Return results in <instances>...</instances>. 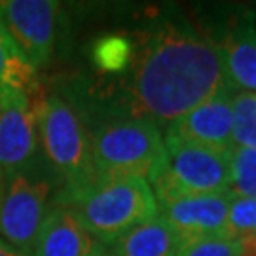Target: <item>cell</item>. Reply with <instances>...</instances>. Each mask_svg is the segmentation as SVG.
I'll use <instances>...</instances> for the list:
<instances>
[{
	"mask_svg": "<svg viewBox=\"0 0 256 256\" xmlns=\"http://www.w3.org/2000/svg\"><path fill=\"white\" fill-rule=\"evenodd\" d=\"M182 238L167 220L158 214L131 228L106 250L112 256H176L182 247Z\"/></svg>",
	"mask_w": 256,
	"mask_h": 256,
	"instance_id": "4fadbf2b",
	"label": "cell"
},
{
	"mask_svg": "<svg viewBox=\"0 0 256 256\" xmlns=\"http://www.w3.org/2000/svg\"><path fill=\"white\" fill-rule=\"evenodd\" d=\"M236 92H224L198 104L182 118L165 128V138H174L198 146L230 152L234 148L232 97Z\"/></svg>",
	"mask_w": 256,
	"mask_h": 256,
	"instance_id": "30bf717a",
	"label": "cell"
},
{
	"mask_svg": "<svg viewBox=\"0 0 256 256\" xmlns=\"http://www.w3.org/2000/svg\"><path fill=\"white\" fill-rule=\"evenodd\" d=\"M131 36L135 55L128 72L99 86L124 114L164 129L210 97L234 92L216 50L180 8L150 14Z\"/></svg>",
	"mask_w": 256,
	"mask_h": 256,
	"instance_id": "6da1fadb",
	"label": "cell"
},
{
	"mask_svg": "<svg viewBox=\"0 0 256 256\" xmlns=\"http://www.w3.org/2000/svg\"><path fill=\"white\" fill-rule=\"evenodd\" d=\"M2 194H4V176L0 173V203H2Z\"/></svg>",
	"mask_w": 256,
	"mask_h": 256,
	"instance_id": "44dd1931",
	"label": "cell"
},
{
	"mask_svg": "<svg viewBox=\"0 0 256 256\" xmlns=\"http://www.w3.org/2000/svg\"><path fill=\"white\" fill-rule=\"evenodd\" d=\"M59 190L61 182L44 158L8 176L4 180V194L0 203L2 239L23 254L30 256L38 232L54 207Z\"/></svg>",
	"mask_w": 256,
	"mask_h": 256,
	"instance_id": "8992f818",
	"label": "cell"
},
{
	"mask_svg": "<svg viewBox=\"0 0 256 256\" xmlns=\"http://www.w3.org/2000/svg\"><path fill=\"white\" fill-rule=\"evenodd\" d=\"M198 14L196 25L216 50L232 90L256 93V10L210 4Z\"/></svg>",
	"mask_w": 256,
	"mask_h": 256,
	"instance_id": "52a82bcc",
	"label": "cell"
},
{
	"mask_svg": "<svg viewBox=\"0 0 256 256\" xmlns=\"http://www.w3.org/2000/svg\"><path fill=\"white\" fill-rule=\"evenodd\" d=\"M0 256H28V254H23L21 250H18L16 247H12L10 243H6L4 239L0 238Z\"/></svg>",
	"mask_w": 256,
	"mask_h": 256,
	"instance_id": "ffe728a7",
	"label": "cell"
},
{
	"mask_svg": "<svg viewBox=\"0 0 256 256\" xmlns=\"http://www.w3.org/2000/svg\"><path fill=\"white\" fill-rule=\"evenodd\" d=\"M0 19L34 70L52 63L63 34V8L54 0H0Z\"/></svg>",
	"mask_w": 256,
	"mask_h": 256,
	"instance_id": "ba28073f",
	"label": "cell"
},
{
	"mask_svg": "<svg viewBox=\"0 0 256 256\" xmlns=\"http://www.w3.org/2000/svg\"><path fill=\"white\" fill-rule=\"evenodd\" d=\"M176 256H243V248L239 239H192L184 241Z\"/></svg>",
	"mask_w": 256,
	"mask_h": 256,
	"instance_id": "d6986e66",
	"label": "cell"
},
{
	"mask_svg": "<svg viewBox=\"0 0 256 256\" xmlns=\"http://www.w3.org/2000/svg\"><path fill=\"white\" fill-rule=\"evenodd\" d=\"M135 55V40L126 32H108L95 38L90 48V61L97 72L120 78L128 72Z\"/></svg>",
	"mask_w": 256,
	"mask_h": 256,
	"instance_id": "9a60e30c",
	"label": "cell"
},
{
	"mask_svg": "<svg viewBox=\"0 0 256 256\" xmlns=\"http://www.w3.org/2000/svg\"><path fill=\"white\" fill-rule=\"evenodd\" d=\"M54 90L72 104L82 120L97 174L150 180L165 158L164 129L148 120L124 114L99 86L86 78H64Z\"/></svg>",
	"mask_w": 256,
	"mask_h": 256,
	"instance_id": "7a4b0ae2",
	"label": "cell"
},
{
	"mask_svg": "<svg viewBox=\"0 0 256 256\" xmlns=\"http://www.w3.org/2000/svg\"><path fill=\"white\" fill-rule=\"evenodd\" d=\"M19 95L38 97L40 84L36 70L21 54L0 19V104Z\"/></svg>",
	"mask_w": 256,
	"mask_h": 256,
	"instance_id": "5bb4252c",
	"label": "cell"
},
{
	"mask_svg": "<svg viewBox=\"0 0 256 256\" xmlns=\"http://www.w3.org/2000/svg\"><path fill=\"white\" fill-rule=\"evenodd\" d=\"M38 97L19 95L0 104V173L4 180L42 160L36 126Z\"/></svg>",
	"mask_w": 256,
	"mask_h": 256,
	"instance_id": "9c48e42d",
	"label": "cell"
},
{
	"mask_svg": "<svg viewBox=\"0 0 256 256\" xmlns=\"http://www.w3.org/2000/svg\"><path fill=\"white\" fill-rule=\"evenodd\" d=\"M54 205L72 212L84 230L108 247L131 228L160 214L146 178L101 176L72 192H57Z\"/></svg>",
	"mask_w": 256,
	"mask_h": 256,
	"instance_id": "3957f363",
	"label": "cell"
},
{
	"mask_svg": "<svg viewBox=\"0 0 256 256\" xmlns=\"http://www.w3.org/2000/svg\"><path fill=\"white\" fill-rule=\"evenodd\" d=\"M230 152L165 138L164 162L148 180L158 207L194 196L230 192Z\"/></svg>",
	"mask_w": 256,
	"mask_h": 256,
	"instance_id": "5b68a950",
	"label": "cell"
},
{
	"mask_svg": "<svg viewBox=\"0 0 256 256\" xmlns=\"http://www.w3.org/2000/svg\"><path fill=\"white\" fill-rule=\"evenodd\" d=\"M230 192L256 200V150L234 146L230 152Z\"/></svg>",
	"mask_w": 256,
	"mask_h": 256,
	"instance_id": "2e32d148",
	"label": "cell"
},
{
	"mask_svg": "<svg viewBox=\"0 0 256 256\" xmlns=\"http://www.w3.org/2000/svg\"><path fill=\"white\" fill-rule=\"evenodd\" d=\"M232 192L184 198L162 207L164 216L182 241L207 238H228V209Z\"/></svg>",
	"mask_w": 256,
	"mask_h": 256,
	"instance_id": "8fae6325",
	"label": "cell"
},
{
	"mask_svg": "<svg viewBox=\"0 0 256 256\" xmlns=\"http://www.w3.org/2000/svg\"><path fill=\"white\" fill-rule=\"evenodd\" d=\"M106 245L92 238L63 205H54L38 232L30 256H97Z\"/></svg>",
	"mask_w": 256,
	"mask_h": 256,
	"instance_id": "7c38bea8",
	"label": "cell"
},
{
	"mask_svg": "<svg viewBox=\"0 0 256 256\" xmlns=\"http://www.w3.org/2000/svg\"><path fill=\"white\" fill-rule=\"evenodd\" d=\"M232 118H234V146L256 150V93H234Z\"/></svg>",
	"mask_w": 256,
	"mask_h": 256,
	"instance_id": "e0dca14e",
	"label": "cell"
},
{
	"mask_svg": "<svg viewBox=\"0 0 256 256\" xmlns=\"http://www.w3.org/2000/svg\"><path fill=\"white\" fill-rule=\"evenodd\" d=\"M36 126L44 162L61 182L59 192H72L97 176L92 144L78 112L57 90L40 93Z\"/></svg>",
	"mask_w": 256,
	"mask_h": 256,
	"instance_id": "277c9868",
	"label": "cell"
},
{
	"mask_svg": "<svg viewBox=\"0 0 256 256\" xmlns=\"http://www.w3.org/2000/svg\"><path fill=\"white\" fill-rule=\"evenodd\" d=\"M226 226L230 239L247 238L256 232V200L232 196Z\"/></svg>",
	"mask_w": 256,
	"mask_h": 256,
	"instance_id": "ac0fdd59",
	"label": "cell"
},
{
	"mask_svg": "<svg viewBox=\"0 0 256 256\" xmlns=\"http://www.w3.org/2000/svg\"><path fill=\"white\" fill-rule=\"evenodd\" d=\"M97 256H112V254H110L108 250H104V252H101V254H97Z\"/></svg>",
	"mask_w": 256,
	"mask_h": 256,
	"instance_id": "7402d4cb",
	"label": "cell"
}]
</instances>
